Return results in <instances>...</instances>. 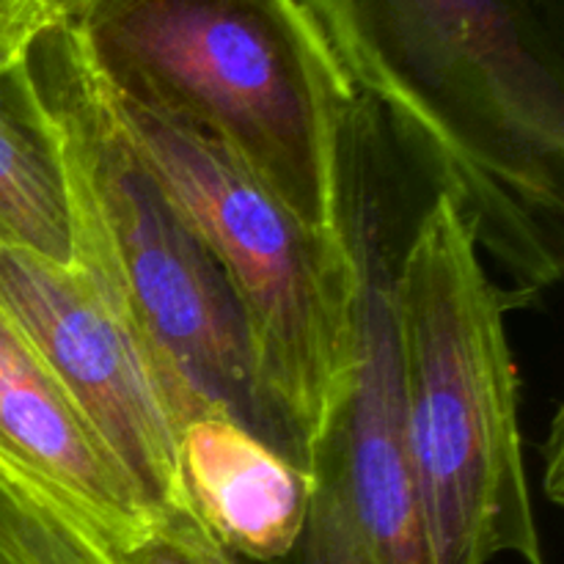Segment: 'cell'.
Listing matches in <instances>:
<instances>
[{"label": "cell", "mask_w": 564, "mask_h": 564, "mask_svg": "<svg viewBox=\"0 0 564 564\" xmlns=\"http://www.w3.org/2000/svg\"><path fill=\"white\" fill-rule=\"evenodd\" d=\"M0 306L130 479L149 518L193 510L163 389L97 281L80 264L66 268L0 231Z\"/></svg>", "instance_id": "cell-7"}, {"label": "cell", "mask_w": 564, "mask_h": 564, "mask_svg": "<svg viewBox=\"0 0 564 564\" xmlns=\"http://www.w3.org/2000/svg\"><path fill=\"white\" fill-rule=\"evenodd\" d=\"M438 193L372 102L356 94L336 160V231L352 270L339 397L312 455V512L281 564H430L405 452L397 270Z\"/></svg>", "instance_id": "cell-5"}, {"label": "cell", "mask_w": 564, "mask_h": 564, "mask_svg": "<svg viewBox=\"0 0 564 564\" xmlns=\"http://www.w3.org/2000/svg\"><path fill=\"white\" fill-rule=\"evenodd\" d=\"M55 20L61 17L47 0H0V75L20 66L39 33Z\"/></svg>", "instance_id": "cell-13"}, {"label": "cell", "mask_w": 564, "mask_h": 564, "mask_svg": "<svg viewBox=\"0 0 564 564\" xmlns=\"http://www.w3.org/2000/svg\"><path fill=\"white\" fill-rule=\"evenodd\" d=\"M108 97L138 154L224 270L264 397L312 468L350 345L352 270L341 235L303 224L215 138L110 88Z\"/></svg>", "instance_id": "cell-6"}, {"label": "cell", "mask_w": 564, "mask_h": 564, "mask_svg": "<svg viewBox=\"0 0 564 564\" xmlns=\"http://www.w3.org/2000/svg\"><path fill=\"white\" fill-rule=\"evenodd\" d=\"M86 0H47L50 9L55 11V17H72Z\"/></svg>", "instance_id": "cell-15"}, {"label": "cell", "mask_w": 564, "mask_h": 564, "mask_svg": "<svg viewBox=\"0 0 564 564\" xmlns=\"http://www.w3.org/2000/svg\"><path fill=\"white\" fill-rule=\"evenodd\" d=\"M180 471L193 512L231 554L251 564L290 560L312 512L306 468L242 424L207 416L182 427Z\"/></svg>", "instance_id": "cell-9"}, {"label": "cell", "mask_w": 564, "mask_h": 564, "mask_svg": "<svg viewBox=\"0 0 564 564\" xmlns=\"http://www.w3.org/2000/svg\"><path fill=\"white\" fill-rule=\"evenodd\" d=\"M405 452L430 564H545L523 463L510 290L494 284L477 231L438 191L397 270Z\"/></svg>", "instance_id": "cell-3"}, {"label": "cell", "mask_w": 564, "mask_h": 564, "mask_svg": "<svg viewBox=\"0 0 564 564\" xmlns=\"http://www.w3.org/2000/svg\"><path fill=\"white\" fill-rule=\"evenodd\" d=\"M0 468L80 518L113 551L149 529V512L75 402L0 306Z\"/></svg>", "instance_id": "cell-8"}, {"label": "cell", "mask_w": 564, "mask_h": 564, "mask_svg": "<svg viewBox=\"0 0 564 564\" xmlns=\"http://www.w3.org/2000/svg\"><path fill=\"white\" fill-rule=\"evenodd\" d=\"M358 97L383 113L532 303L562 279L564 42L523 0H301Z\"/></svg>", "instance_id": "cell-1"}, {"label": "cell", "mask_w": 564, "mask_h": 564, "mask_svg": "<svg viewBox=\"0 0 564 564\" xmlns=\"http://www.w3.org/2000/svg\"><path fill=\"white\" fill-rule=\"evenodd\" d=\"M66 20L110 91L220 141L303 224L336 229L356 91L301 0H86Z\"/></svg>", "instance_id": "cell-4"}, {"label": "cell", "mask_w": 564, "mask_h": 564, "mask_svg": "<svg viewBox=\"0 0 564 564\" xmlns=\"http://www.w3.org/2000/svg\"><path fill=\"white\" fill-rule=\"evenodd\" d=\"M532 14L564 42V0H523Z\"/></svg>", "instance_id": "cell-14"}, {"label": "cell", "mask_w": 564, "mask_h": 564, "mask_svg": "<svg viewBox=\"0 0 564 564\" xmlns=\"http://www.w3.org/2000/svg\"><path fill=\"white\" fill-rule=\"evenodd\" d=\"M0 231L53 262L75 264L64 154L25 61L0 75Z\"/></svg>", "instance_id": "cell-10"}, {"label": "cell", "mask_w": 564, "mask_h": 564, "mask_svg": "<svg viewBox=\"0 0 564 564\" xmlns=\"http://www.w3.org/2000/svg\"><path fill=\"white\" fill-rule=\"evenodd\" d=\"M25 66L64 154L75 264L141 341L176 430L231 419L312 474L306 449L264 397L224 270L116 119L66 17L39 33Z\"/></svg>", "instance_id": "cell-2"}, {"label": "cell", "mask_w": 564, "mask_h": 564, "mask_svg": "<svg viewBox=\"0 0 564 564\" xmlns=\"http://www.w3.org/2000/svg\"><path fill=\"white\" fill-rule=\"evenodd\" d=\"M0 564H124L97 532L0 468Z\"/></svg>", "instance_id": "cell-11"}, {"label": "cell", "mask_w": 564, "mask_h": 564, "mask_svg": "<svg viewBox=\"0 0 564 564\" xmlns=\"http://www.w3.org/2000/svg\"><path fill=\"white\" fill-rule=\"evenodd\" d=\"M119 556L124 564H251L218 543L193 510L152 518L143 538Z\"/></svg>", "instance_id": "cell-12"}]
</instances>
